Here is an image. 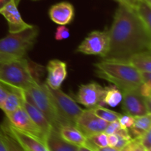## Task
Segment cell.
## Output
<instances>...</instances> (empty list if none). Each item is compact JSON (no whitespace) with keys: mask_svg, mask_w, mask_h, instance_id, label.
I'll use <instances>...</instances> for the list:
<instances>
[{"mask_svg":"<svg viewBox=\"0 0 151 151\" xmlns=\"http://www.w3.org/2000/svg\"><path fill=\"white\" fill-rule=\"evenodd\" d=\"M109 32V50L103 59L128 62L134 54L151 51V32L135 12L119 4Z\"/></svg>","mask_w":151,"mask_h":151,"instance_id":"obj_1","label":"cell"},{"mask_svg":"<svg viewBox=\"0 0 151 151\" xmlns=\"http://www.w3.org/2000/svg\"><path fill=\"white\" fill-rule=\"evenodd\" d=\"M94 66L98 78L109 81L122 91L138 89L142 84L139 71L128 62L103 59Z\"/></svg>","mask_w":151,"mask_h":151,"instance_id":"obj_2","label":"cell"},{"mask_svg":"<svg viewBox=\"0 0 151 151\" xmlns=\"http://www.w3.org/2000/svg\"><path fill=\"white\" fill-rule=\"evenodd\" d=\"M37 82L32 63L24 57L0 62V83L8 88L26 91Z\"/></svg>","mask_w":151,"mask_h":151,"instance_id":"obj_3","label":"cell"},{"mask_svg":"<svg viewBox=\"0 0 151 151\" xmlns=\"http://www.w3.org/2000/svg\"><path fill=\"white\" fill-rule=\"evenodd\" d=\"M38 35V28L31 27L16 33H9L0 39V62L24 57L27 52L35 44Z\"/></svg>","mask_w":151,"mask_h":151,"instance_id":"obj_4","label":"cell"},{"mask_svg":"<svg viewBox=\"0 0 151 151\" xmlns=\"http://www.w3.org/2000/svg\"><path fill=\"white\" fill-rule=\"evenodd\" d=\"M22 94L28 102L35 106L44 115L53 129L58 131L63 125L47 89V84H41L37 82L26 91H22Z\"/></svg>","mask_w":151,"mask_h":151,"instance_id":"obj_5","label":"cell"},{"mask_svg":"<svg viewBox=\"0 0 151 151\" xmlns=\"http://www.w3.org/2000/svg\"><path fill=\"white\" fill-rule=\"evenodd\" d=\"M49 93L55 103L63 125H73L83 112V109L73 98L58 89H52L47 85Z\"/></svg>","mask_w":151,"mask_h":151,"instance_id":"obj_6","label":"cell"},{"mask_svg":"<svg viewBox=\"0 0 151 151\" xmlns=\"http://www.w3.org/2000/svg\"><path fill=\"white\" fill-rule=\"evenodd\" d=\"M109 38L108 30L91 32L81 42L77 52L86 55H99L104 58L109 50Z\"/></svg>","mask_w":151,"mask_h":151,"instance_id":"obj_7","label":"cell"},{"mask_svg":"<svg viewBox=\"0 0 151 151\" xmlns=\"http://www.w3.org/2000/svg\"><path fill=\"white\" fill-rule=\"evenodd\" d=\"M6 117L10 125L16 129L33 136L45 142V134L35 125L22 106L15 111L6 114Z\"/></svg>","mask_w":151,"mask_h":151,"instance_id":"obj_8","label":"cell"},{"mask_svg":"<svg viewBox=\"0 0 151 151\" xmlns=\"http://www.w3.org/2000/svg\"><path fill=\"white\" fill-rule=\"evenodd\" d=\"M104 88L97 83L92 82L80 86L75 96V101L87 109H92L97 106H102V99Z\"/></svg>","mask_w":151,"mask_h":151,"instance_id":"obj_9","label":"cell"},{"mask_svg":"<svg viewBox=\"0 0 151 151\" xmlns=\"http://www.w3.org/2000/svg\"><path fill=\"white\" fill-rule=\"evenodd\" d=\"M108 123L109 122L99 118L88 109L83 111L77 119L75 127L87 138L94 134L104 132Z\"/></svg>","mask_w":151,"mask_h":151,"instance_id":"obj_10","label":"cell"},{"mask_svg":"<svg viewBox=\"0 0 151 151\" xmlns=\"http://www.w3.org/2000/svg\"><path fill=\"white\" fill-rule=\"evenodd\" d=\"M122 107L125 114L134 117L149 114L145 105L144 97L139 88L122 91Z\"/></svg>","mask_w":151,"mask_h":151,"instance_id":"obj_11","label":"cell"},{"mask_svg":"<svg viewBox=\"0 0 151 151\" xmlns=\"http://www.w3.org/2000/svg\"><path fill=\"white\" fill-rule=\"evenodd\" d=\"M0 14L2 15L7 21L9 33L21 32L32 26L23 20L18 10V5L13 0L7 3L0 10Z\"/></svg>","mask_w":151,"mask_h":151,"instance_id":"obj_12","label":"cell"},{"mask_svg":"<svg viewBox=\"0 0 151 151\" xmlns=\"http://www.w3.org/2000/svg\"><path fill=\"white\" fill-rule=\"evenodd\" d=\"M4 124L10 134L26 151H49L45 142L42 140L22 132L10 125L7 120Z\"/></svg>","mask_w":151,"mask_h":151,"instance_id":"obj_13","label":"cell"},{"mask_svg":"<svg viewBox=\"0 0 151 151\" xmlns=\"http://www.w3.org/2000/svg\"><path fill=\"white\" fill-rule=\"evenodd\" d=\"M47 85L52 89H58L67 76L66 63L54 59L49 61L47 66Z\"/></svg>","mask_w":151,"mask_h":151,"instance_id":"obj_14","label":"cell"},{"mask_svg":"<svg viewBox=\"0 0 151 151\" xmlns=\"http://www.w3.org/2000/svg\"><path fill=\"white\" fill-rule=\"evenodd\" d=\"M50 18L53 22L59 25L70 24L74 18L75 10L71 3L61 1L50 7L49 10Z\"/></svg>","mask_w":151,"mask_h":151,"instance_id":"obj_15","label":"cell"},{"mask_svg":"<svg viewBox=\"0 0 151 151\" xmlns=\"http://www.w3.org/2000/svg\"><path fill=\"white\" fill-rule=\"evenodd\" d=\"M45 144L49 151H77L79 147L63 139L55 129H52L46 135Z\"/></svg>","mask_w":151,"mask_h":151,"instance_id":"obj_16","label":"cell"},{"mask_svg":"<svg viewBox=\"0 0 151 151\" xmlns=\"http://www.w3.org/2000/svg\"><path fill=\"white\" fill-rule=\"evenodd\" d=\"M22 96H23V94H22ZM22 107L26 111V112L28 114L29 117L32 119V120L35 122V125L45 134V135H47L52 129H53L52 126L47 120V118L44 116V115L35 106L28 102L24 97V96L23 100H22Z\"/></svg>","mask_w":151,"mask_h":151,"instance_id":"obj_17","label":"cell"},{"mask_svg":"<svg viewBox=\"0 0 151 151\" xmlns=\"http://www.w3.org/2000/svg\"><path fill=\"white\" fill-rule=\"evenodd\" d=\"M63 139L78 147H85L87 138L78 128L73 125H62L58 131Z\"/></svg>","mask_w":151,"mask_h":151,"instance_id":"obj_18","label":"cell"},{"mask_svg":"<svg viewBox=\"0 0 151 151\" xmlns=\"http://www.w3.org/2000/svg\"><path fill=\"white\" fill-rule=\"evenodd\" d=\"M8 88L9 92L1 108L5 115L12 113L22 107V100H23L22 91L13 89V88Z\"/></svg>","mask_w":151,"mask_h":151,"instance_id":"obj_19","label":"cell"},{"mask_svg":"<svg viewBox=\"0 0 151 151\" xmlns=\"http://www.w3.org/2000/svg\"><path fill=\"white\" fill-rule=\"evenodd\" d=\"M122 100V91L115 86L105 87L104 94L102 99V105H107L114 108L119 106Z\"/></svg>","mask_w":151,"mask_h":151,"instance_id":"obj_20","label":"cell"},{"mask_svg":"<svg viewBox=\"0 0 151 151\" xmlns=\"http://www.w3.org/2000/svg\"><path fill=\"white\" fill-rule=\"evenodd\" d=\"M128 62L134 66L137 70L151 72L150 51L134 54L130 58Z\"/></svg>","mask_w":151,"mask_h":151,"instance_id":"obj_21","label":"cell"},{"mask_svg":"<svg viewBox=\"0 0 151 151\" xmlns=\"http://www.w3.org/2000/svg\"><path fill=\"white\" fill-rule=\"evenodd\" d=\"M151 114L135 116L133 126L131 129V133L136 138H138L141 135L151 129Z\"/></svg>","mask_w":151,"mask_h":151,"instance_id":"obj_22","label":"cell"},{"mask_svg":"<svg viewBox=\"0 0 151 151\" xmlns=\"http://www.w3.org/2000/svg\"><path fill=\"white\" fill-rule=\"evenodd\" d=\"M134 11L147 30L151 32V4H148L145 0H140L134 9Z\"/></svg>","mask_w":151,"mask_h":151,"instance_id":"obj_23","label":"cell"},{"mask_svg":"<svg viewBox=\"0 0 151 151\" xmlns=\"http://www.w3.org/2000/svg\"><path fill=\"white\" fill-rule=\"evenodd\" d=\"M94 114L106 122H112L114 121H117L121 114L117 113L116 111L108 109L102 106H97L92 109H88Z\"/></svg>","mask_w":151,"mask_h":151,"instance_id":"obj_24","label":"cell"},{"mask_svg":"<svg viewBox=\"0 0 151 151\" xmlns=\"http://www.w3.org/2000/svg\"><path fill=\"white\" fill-rule=\"evenodd\" d=\"M0 132H1L2 138L5 142L8 151H26L18 142L17 140L10 134V132L7 131L4 124L1 125Z\"/></svg>","mask_w":151,"mask_h":151,"instance_id":"obj_25","label":"cell"},{"mask_svg":"<svg viewBox=\"0 0 151 151\" xmlns=\"http://www.w3.org/2000/svg\"><path fill=\"white\" fill-rule=\"evenodd\" d=\"M139 144L145 149V151H151V129L146 131L145 134L136 138Z\"/></svg>","mask_w":151,"mask_h":151,"instance_id":"obj_26","label":"cell"},{"mask_svg":"<svg viewBox=\"0 0 151 151\" xmlns=\"http://www.w3.org/2000/svg\"><path fill=\"white\" fill-rule=\"evenodd\" d=\"M121 128L122 129H130L133 126L134 122V117L127 114H121L118 119Z\"/></svg>","mask_w":151,"mask_h":151,"instance_id":"obj_27","label":"cell"},{"mask_svg":"<svg viewBox=\"0 0 151 151\" xmlns=\"http://www.w3.org/2000/svg\"><path fill=\"white\" fill-rule=\"evenodd\" d=\"M69 36H70V32H69V29L65 25H60L58 27L55 34V38L57 41L65 40L69 38Z\"/></svg>","mask_w":151,"mask_h":151,"instance_id":"obj_28","label":"cell"},{"mask_svg":"<svg viewBox=\"0 0 151 151\" xmlns=\"http://www.w3.org/2000/svg\"><path fill=\"white\" fill-rule=\"evenodd\" d=\"M121 129L120 125H119V122L117 121H114V122H109L108 123L107 127H106V130L104 131V133L107 135H110V134H116L119 130Z\"/></svg>","mask_w":151,"mask_h":151,"instance_id":"obj_29","label":"cell"},{"mask_svg":"<svg viewBox=\"0 0 151 151\" xmlns=\"http://www.w3.org/2000/svg\"><path fill=\"white\" fill-rule=\"evenodd\" d=\"M139 92L142 96L143 97H150L151 95V82L147 83H142L141 86H140Z\"/></svg>","mask_w":151,"mask_h":151,"instance_id":"obj_30","label":"cell"},{"mask_svg":"<svg viewBox=\"0 0 151 151\" xmlns=\"http://www.w3.org/2000/svg\"><path fill=\"white\" fill-rule=\"evenodd\" d=\"M8 92L9 88L6 86H4V84L0 83V109L2 106Z\"/></svg>","mask_w":151,"mask_h":151,"instance_id":"obj_31","label":"cell"},{"mask_svg":"<svg viewBox=\"0 0 151 151\" xmlns=\"http://www.w3.org/2000/svg\"><path fill=\"white\" fill-rule=\"evenodd\" d=\"M116 1L120 4H122V5L134 10V9L135 8V7L140 0H116Z\"/></svg>","mask_w":151,"mask_h":151,"instance_id":"obj_32","label":"cell"},{"mask_svg":"<svg viewBox=\"0 0 151 151\" xmlns=\"http://www.w3.org/2000/svg\"><path fill=\"white\" fill-rule=\"evenodd\" d=\"M86 147L91 149L92 151H119V150L116 149V147H110V146H106V147H95V146L88 145V146H87Z\"/></svg>","mask_w":151,"mask_h":151,"instance_id":"obj_33","label":"cell"},{"mask_svg":"<svg viewBox=\"0 0 151 151\" xmlns=\"http://www.w3.org/2000/svg\"><path fill=\"white\" fill-rule=\"evenodd\" d=\"M118 142V137L116 134H110L108 135V145L110 147H115Z\"/></svg>","mask_w":151,"mask_h":151,"instance_id":"obj_34","label":"cell"},{"mask_svg":"<svg viewBox=\"0 0 151 151\" xmlns=\"http://www.w3.org/2000/svg\"><path fill=\"white\" fill-rule=\"evenodd\" d=\"M139 74L142 83L151 82V72L139 71Z\"/></svg>","mask_w":151,"mask_h":151,"instance_id":"obj_35","label":"cell"},{"mask_svg":"<svg viewBox=\"0 0 151 151\" xmlns=\"http://www.w3.org/2000/svg\"><path fill=\"white\" fill-rule=\"evenodd\" d=\"M136 143H137V141H136V139H133L128 145H126L125 147H123L122 149L119 150V151H132L134 146H135Z\"/></svg>","mask_w":151,"mask_h":151,"instance_id":"obj_36","label":"cell"},{"mask_svg":"<svg viewBox=\"0 0 151 151\" xmlns=\"http://www.w3.org/2000/svg\"><path fill=\"white\" fill-rule=\"evenodd\" d=\"M145 99V107L146 109H147V112L149 114L150 113V111H151V99L150 97H144Z\"/></svg>","mask_w":151,"mask_h":151,"instance_id":"obj_37","label":"cell"},{"mask_svg":"<svg viewBox=\"0 0 151 151\" xmlns=\"http://www.w3.org/2000/svg\"><path fill=\"white\" fill-rule=\"evenodd\" d=\"M0 151H8L5 142H4V139L2 138L1 132H0Z\"/></svg>","mask_w":151,"mask_h":151,"instance_id":"obj_38","label":"cell"},{"mask_svg":"<svg viewBox=\"0 0 151 151\" xmlns=\"http://www.w3.org/2000/svg\"><path fill=\"white\" fill-rule=\"evenodd\" d=\"M10 1H12V0H0V10H1L4 6H5L7 3L10 2ZM13 1H15V2H16V4L18 5V4H19V2H20L21 0H13Z\"/></svg>","mask_w":151,"mask_h":151,"instance_id":"obj_39","label":"cell"},{"mask_svg":"<svg viewBox=\"0 0 151 151\" xmlns=\"http://www.w3.org/2000/svg\"><path fill=\"white\" fill-rule=\"evenodd\" d=\"M136 141H137V139H136ZM132 151H145V149L143 148L139 144L138 142L137 141V143H136L135 146H134V149H133Z\"/></svg>","mask_w":151,"mask_h":151,"instance_id":"obj_40","label":"cell"},{"mask_svg":"<svg viewBox=\"0 0 151 151\" xmlns=\"http://www.w3.org/2000/svg\"><path fill=\"white\" fill-rule=\"evenodd\" d=\"M77 151H92V150L86 147H79Z\"/></svg>","mask_w":151,"mask_h":151,"instance_id":"obj_41","label":"cell"},{"mask_svg":"<svg viewBox=\"0 0 151 151\" xmlns=\"http://www.w3.org/2000/svg\"><path fill=\"white\" fill-rule=\"evenodd\" d=\"M146 1H147V3H148V4H151V0H145Z\"/></svg>","mask_w":151,"mask_h":151,"instance_id":"obj_42","label":"cell"},{"mask_svg":"<svg viewBox=\"0 0 151 151\" xmlns=\"http://www.w3.org/2000/svg\"><path fill=\"white\" fill-rule=\"evenodd\" d=\"M32 1H37V0H32Z\"/></svg>","mask_w":151,"mask_h":151,"instance_id":"obj_43","label":"cell"}]
</instances>
